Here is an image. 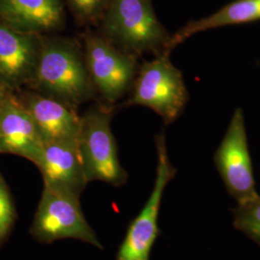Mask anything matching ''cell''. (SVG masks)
<instances>
[{
	"label": "cell",
	"mask_w": 260,
	"mask_h": 260,
	"mask_svg": "<svg viewBox=\"0 0 260 260\" xmlns=\"http://www.w3.org/2000/svg\"><path fill=\"white\" fill-rule=\"evenodd\" d=\"M30 85L35 92L75 108L96 94L83 48L73 40L44 37Z\"/></svg>",
	"instance_id": "1"
},
{
	"label": "cell",
	"mask_w": 260,
	"mask_h": 260,
	"mask_svg": "<svg viewBox=\"0 0 260 260\" xmlns=\"http://www.w3.org/2000/svg\"><path fill=\"white\" fill-rule=\"evenodd\" d=\"M102 31L113 45L134 55L172 51V35L157 19L151 0H109Z\"/></svg>",
	"instance_id": "2"
},
{
	"label": "cell",
	"mask_w": 260,
	"mask_h": 260,
	"mask_svg": "<svg viewBox=\"0 0 260 260\" xmlns=\"http://www.w3.org/2000/svg\"><path fill=\"white\" fill-rule=\"evenodd\" d=\"M29 233L42 244L75 239L104 249L84 216L80 197L45 184Z\"/></svg>",
	"instance_id": "3"
},
{
	"label": "cell",
	"mask_w": 260,
	"mask_h": 260,
	"mask_svg": "<svg viewBox=\"0 0 260 260\" xmlns=\"http://www.w3.org/2000/svg\"><path fill=\"white\" fill-rule=\"evenodd\" d=\"M111 112L102 105L85 112L77 146L88 183L102 181L120 187L127 182L128 175L118 155L111 129Z\"/></svg>",
	"instance_id": "4"
},
{
	"label": "cell",
	"mask_w": 260,
	"mask_h": 260,
	"mask_svg": "<svg viewBox=\"0 0 260 260\" xmlns=\"http://www.w3.org/2000/svg\"><path fill=\"white\" fill-rule=\"evenodd\" d=\"M127 105H140L159 115L165 124L177 121L185 109L189 93L182 73L170 54L155 56L139 66Z\"/></svg>",
	"instance_id": "5"
},
{
	"label": "cell",
	"mask_w": 260,
	"mask_h": 260,
	"mask_svg": "<svg viewBox=\"0 0 260 260\" xmlns=\"http://www.w3.org/2000/svg\"><path fill=\"white\" fill-rule=\"evenodd\" d=\"M83 52L95 93L116 103L129 93L139 70L138 56L116 47L103 35L86 33Z\"/></svg>",
	"instance_id": "6"
},
{
	"label": "cell",
	"mask_w": 260,
	"mask_h": 260,
	"mask_svg": "<svg viewBox=\"0 0 260 260\" xmlns=\"http://www.w3.org/2000/svg\"><path fill=\"white\" fill-rule=\"evenodd\" d=\"M157 167L154 185L147 203L130 223L115 260H149L152 247L159 235L158 218L165 189L177 175L168 154L165 134L155 136Z\"/></svg>",
	"instance_id": "7"
},
{
	"label": "cell",
	"mask_w": 260,
	"mask_h": 260,
	"mask_svg": "<svg viewBox=\"0 0 260 260\" xmlns=\"http://www.w3.org/2000/svg\"><path fill=\"white\" fill-rule=\"evenodd\" d=\"M214 164L237 205L258 199L248 144L244 113L235 109L228 129L214 153Z\"/></svg>",
	"instance_id": "8"
},
{
	"label": "cell",
	"mask_w": 260,
	"mask_h": 260,
	"mask_svg": "<svg viewBox=\"0 0 260 260\" xmlns=\"http://www.w3.org/2000/svg\"><path fill=\"white\" fill-rule=\"evenodd\" d=\"M44 146L25 105L11 93L0 103V153L19 155L36 165Z\"/></svg>",
	"instance_id": "9"
},
{
	"label": "cell",
	"mask_w": 260,
	"mask_h": 260,
	"mask_svg": "<svg viewBox=\"0 0 260 260\" xmlns=\"http://www.w3.org/2000/svg\"><path fill=\"white\" fill-rule=\"evenodd\" d=\"M43 36L17 31L0 21V79L12 90L30 84Z\"/></svg>",
	"instance_id": "10"
},
{
	"label": "cell",
	"mask_w": 260,
	"mask_h": 260,
	"mask_svg": "<svg viewBox=\"0 0 260 260\" xmlns=\"http://www.w3.org/2000/svg\"><path fill=\"white\" fill-rule=\"evenodd\" d=\"M31 115L44 143L78 144L81 117L75 108L54 99L32 92L21 100Z\"/></svg>",
	"instance_id": "11"
},
{
	"label": "cell",
	"mask_w": 260,
	"mask_h": 260,
	"mask_svg": "<svg viewBox=\"0 0 260 260\" xmlns=\"http://www.w3.org/2000/svg\"><path fill=\"white\" fill-rule=\"evenodd\" d=\"M45 185L80 197L88 184L78 146L66 142L46 143L36 164Z\"/></svg>",
	"instance_id": "12"
},
{
	"label": "cell",
	"mask_w": 260,
	"mask_h": 260,
	"mask_svg": "<svg viewBox=\"0 0 260 260\" xmlns=\"http://www.w3.org/2000/svg\"><path fill=\"white\" fill-rule=\"evenodd\" d=\"M62 0H0V21L17 31L43 36L64 24Z\"/></svg>",
	"instance_id": "13"
},
{
	"label": "cell",
	"mask_w": 260,
	"mask_h": 260,
	"mask_svg": "<svg viewBox=\"0 0 260 260\" xmlns=\"http://www.w3.org/2000/svg\"><path fill=\"white\" fill-rule=\"evenodd\" d=\"M260 20V0H234L212 15L197 20H190L172 35V50L197 33L228 25L243 24Z\"/></svg>",
	"instance_id": "14"
},
{
	"label": "cell",
	"mask_w": 260,
	"mask_h": 260,
	"mask_svg": "<svg viewBox=\"0 0 260 260\" xmlns=\"http://www.w3.org/2000/svg\"><path fill=\"white\" fill-rule=\"evenodd\" d=\"M233 225L260 246V197L233 209Z\"/></svg>",
	"instance_id": "15"
},
{
	"label": "cell",
	"mask_w": 260,
	"mask_h": 260,
	"mask_svg": "<svg viewBox=\"0 0 260 260\" xmlns=\"http://www.w3.org/2000/svg\"><path fill=\"white\" fill-rule=\"evenodd\" d=\"M16 208L9 189L0 176V244L8 237L16 221Z\"/></svg>",
	"instance_id": "16"
},
{
	"label": "cell",
	"mask_w": 260,
	"mask_h": 260,
	"mask_svg": "<svg viewBox=\"0 0 260 260\" xmlns=\"http://www.w3.org/2000/svg\"><path fill=\"white\" fill-rule=\"evenodd\" d=\"M75 15L85 21H93L103 17L109 0H68Z\"/></svg>",
	"instance_id": "17"
},
{
	"label": "cell",
	"mask_w": 260,
	"mask_h": 260,
	"mask_svg": "<svg viewBox=\"0 0 260 260\" xmlns=\"http://www.w3.org/2000/svg\"><path fill=\"white\" fill-rule=\"evenodd\" d=\"M12 92L13 90L0 79V103L3 102L11 93H13Z\"/></svg>",
	"instance_id": "18"
}]
</instances>
